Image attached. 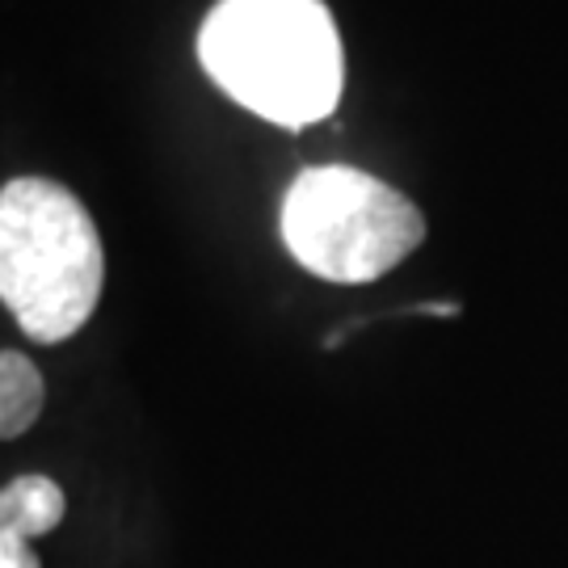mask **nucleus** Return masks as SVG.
<instances>
[{
	"mask_svg": "<svg viewBox=\"0 0 568 568\" xmlns=\"http://www.w3.org/2000/svg\"><path fill=\"white\" fill-rule=\"evenodd\" d=\"M47 408L42 371L26 354L0 349V443L21 438Z\"/></svg>",
	"mask_w": 568,
	"mask_h": 568,
	"instance_id": "5",
	"label": "nucleus"
},
{
	"mask_svg": "<svg viewBox=\"0 0 568 568\" xmlns=\"http://www.w3.org/2000/svg\"><path fill=\"white\" fill-rule=\"evenodd\" d=\"M68 497L51 476H18L0 488V535L18 539H39L63 523Z\"/></svg>",
	"mask_w": 568,
	"mask_h": 568,
	"instance_id": "4",
	"label": "nucleus"
},
{
	"mask_svg": "<svg viewBox=\"0 0 568 568\" xmlns=\"http://www.w3.org/2000/svg\"><path fill=\"white\" fill-rule=\"evenodd\" d=\"M199 55L232 102L278 126L325 119L342 98V39L325 0H220Z\"/></svg>",
	"mask_w": 568,
	"mask_h": 568,
	"instance_id": "1",
	"label": "nucleus"
},
{
	"mask_svg": "<svg viewBox=\"0 0 568 568\" xmlns=\"http://www.w3.org/2000/svg\"><path fill=\"white\" fill-rule=\"evenodd\" d=\"M105 253L84 203L47 178L0 190V304L30 342L81 333L102 300Z\"/></svg>",
	"mask_w": 568,
	"mask_h": 568,
	"instance_id": "2",
	"label": "nucleus"
},
{
	"mask_svg": "<svg viewBox=\"0 0 568 568\" xmlns=\"http://www.w3.org/2000/svg\"><path fill=\"white\" fill-rule=\"evenodd\" d=\"M283 244L328 283H371L426 241V220L400 190L363 169H307L283 199Z\"/></svg>",
	"mask_w": 568,
	"mask_h": 568,
	"instance_id": "3",
	"label": "nucleus"
},
{
	"mask_svg": "<svg viewBox=\"0 0 568 568\" xmlns=\"http://www.w3.org/2000/svg\"><path fill=\"white\" fill-rule=\"evenodd\" d=\"M0 568H42L39 556L30 551L26 539L18 535H0Z\"/></svg>",
	"mask_w": 568,
	"mask_h": 568,
	"instance_id": "6",
	"label": "nucleus"
}]
</instances>
